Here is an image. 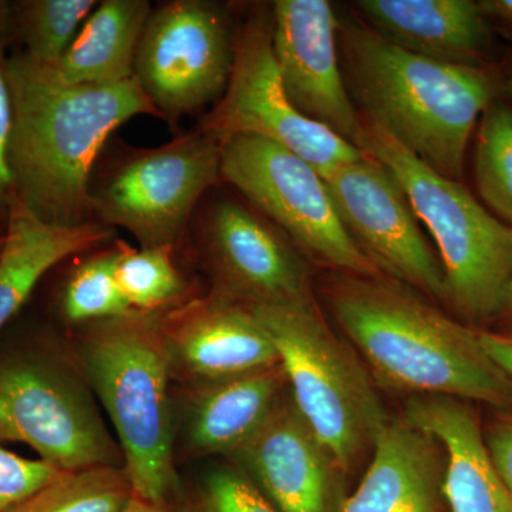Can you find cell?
<instances>
[{"instance_id": "obj_1", "label": "cell", "mask_w": 512, "mask_h": 512, "mask_svg": "<svg viewBox=\"0 0 512 512\" xmlns=\"http://www.w3.org/2000/svg\"><path fill=\"white\" fill-rule=\"evenodd\" d=\"M8 77L12 198L46 224L96 221L90 187L101 150L133 117H158L153 104L136 77L111 86L70 84L20 50L8 59Z\"/></svg>"}, {"instance_id": "obj_2", "label": "cell", "mask_w": 512, "mask_h": 512, "mask_svg": "<svg viewBox=\"0 0 512 512\" xmlns=\"http://www.w3.org/2000/svg\"><path fill=\"white\" fill-rule=\"evenodd\" d=\"M333 318L389 389L447 396L512 412V380L491 359L480 330L450 318L386 276H332L323 286Z\"/></svg>"}, {"instance_id": "obj_3", "label": "cell", "mask_w": 512, "mask_h": 512, "mask_svg": "<svg viewBox=\"0 0 512 512\" xmlns=\"http://www.w3.org/2000/svg\"><path fill=\"white\" fill-rule=\"evenodd\" d=\"M343 49L366 119L434 171L461 183L471 133L493 103L491 77L480 67L414 55L370 26L343 28Z\"/></svg>"}, {"instance_id": "obj_4", "label": "cell", "mask_w": 512, "mask_h": 512, "mask_svg": "<svg viewBox=\"0 0 512 512\" xmlns=\"http://www.w3.org/2000/svg\"><path fill=\"white\" fill-rule=\"evenodd\" d=\"M80 367L109 414L134 495L171 505L178 491L173 363L161 315L131 311L90 323L77 345Z\"/></svg>"}, {"instance_id": "obj_5", "label": "cell", "mask_w": 512, "mask_h": 512, "mask_svg": "<svg viewBox=\"0 0 512 512\" xmlns=\"http://www.w3.org/2000/svg\"><path fill=\"white\" fill-rule=\"evenodd\" d=\"M355 147L392 173L433 235L447 303L471 322L498 318L512 271V227L485 210L460 181L434 171L366 117Z\"/></svg>"}, {"instance_id": "obj_6", "label": "cell", "mask_w": 512, "mask_h": 512, "mask_svg": "<svg viewBox=\"0 0 512 512\" xmlns=\"http://www.w3.org/2000/svg\"><path fill=\"white\" fill-rule=\"evenodd\" d=\"M247 306L274 342L296 409L338 470H349L389 420L365 367L313 296Z\"/></svg>"}, {"instance_id": "obj_7", "label": "cell", "mask_w": 512, "mask_h": 512, "mask_svg": "<svg viewBox=\"0 0 512 512\" xmlns=\"http://www.w3.org/2000/svg\"><path fill=\"white\" fill-rule=\"evenodd\" d=\"M43 338L0 350V443L32 447L60 471L124 467L92 396Z\"/></svg>"}, {"instance_id": "obj_8", "label": "cell", "mask_w": 512, "mask_h": 512, "mask_svg": "<svg viewBox=\"0 0 512 512\" xmlns=\"http://www.w3.org/2000/svg\"><path fill=\"white\" fill-rule=\"evenodd\" d=\"M222 181V144L198 128L130 151L90 187L94 220L124 228L141 248L177 247L205 192Z\"/></svg>"}, {"instance_id": "obj_9", "label": "cell", "mask_w": 512, "mask_h": 512, "mask_svg": "<svg viewBox=\"0 0 512 512\" xmlns=\"http://www.w3.org/2000/svg\"><path fill=\"white\" fill-rule=\"evenodd\" d=\"M222 181L316 262L343 274L384 276L343 227L322 175L288 148L258 136L229 138Z\"/></svg>"}, {"instance_id": "obj_10", "label": "cell", "mask_w": 512, "mask_h": 512, "mask_svg": "<svg viewBox=\"0 0 512 512\" xmlns=\"http://www.w3.org/2000/svg\"><path fill=\"white\" fill-rule=\"evenodd\" d=\"M200 130L221 144L237 136L274 141L322 177L363 157L359 148L303 116L289 100L272 45V12L252 15L239 30L227 90L205 114Z\"/></svg>"}, {"instance_id": "obj_11", "label": "cell", "mask_w": 512, "mask_h": 512, "mask_svg": "<svg viewBox=\"0 0 512 512\" xmlns=\"http://www.w3.org/2000/svg\"><path fill=\"white\" fill-rule=\"evenodd\" d=\"M234 43L220 6L204 0H173L153 9L138 43L134 77L158 117H181L224 96Z\"/></svg>"}, {"instance_id": "obj_12", "label": "cell", "mask_w": 512, "mask_h": 512, "mask_svg": "<svg viewBox=\"0 0 512 512\" xmlns=\"http://www.w3.org/2000/svg\"><path fill=\"white\" fill-rule=\"evenodd\" d=\"M323 180L343 227L382 275L447 302L443 266L424 238L409 198L383 164L363 154Z\"/></svg>"}, {"instance_id": "obj_13", "label": "cell", "mask_w": 512, "mask_h": 512, "mask_svg": "<svg viewBox=\"0 0 512 512\" xmlns=\"http://www.w3.org/2000/svg\"><path fill=\"white\" fill-rule=\"evenodd\" d=\"M200 239L214 291L247 305L312 296L311 274L298 249L254 207L228 198L214 202Z\"/></svg>"}, {"instance_id": "obj_14", "label": "cell", "mask_w": 512, "mask_h": 512, "mask_svg": "<svg viewBox=\"0 0 512 512\" xmlns=\"http://www.w3.org/2000/svg\"><path fill=\"white\" fill-rule=\"evenodd\" d=\"M339 29L326 0H278L272 6V45L289 100L303 116L355 146L362 116L343 82Z\"/></svg>"}, {"instance_id": "obj_15", "label": "cell", "mask_w": 512, "mask_h": 512, "mask_svg": "<svg viewBox=\"0 0 512 512\" xmlns=\"http://www.w3.org/2000/svg\"><path fill=\"white\" fill-rule=\"evenodd\" d=\"M173 373L187 384L278 365L271 336L245 303L212 291L161 315Z\"/></svg>"}, {"instance_id": "obj_16", "label": "cell", "mask_w": 512, "mask_h": 512, "mask_svg": "<svg viewBox=\"0 0 512 512\" xmlns=\"http://www.w3.org/2000/svg\"><path fill=\"white\" fill-rule=\"evenodd\" d=\"M232 456L278 512H329L338 470L286 390L265 423Z\"/></svg>"}, {"instance_id": "obj_17", "label": "cell", "mask_w": 512, "mask_h": 512, "mask_svg": "<svg viewBox=\"0 0 512 512\" xmlns=\"http://www.w3.org/2000/svg\"><path fill=\"white\" fill-rule=\"evenodd\" d=\"M404 419L446 450L441 493L450 512H512V493L498 473L476 412L466 400L413 396Z\"/></svg>"}, {"instance_id": "obj_18", "label": "cell", "mask_w": 512, "mask_h": 512, "mask_svg": "<svg viewBox=\"0 0 512 512\" xmlns=\"http://www.w3.org/2000/svg\"><path fill=\"white\" fill-rule=\"evenodd\" d=\"M372 446V463L339 512H439V441L403 417L387 420Z\"/></svg>"}, {"instance_id": "obj_19", "label": "cell", "mask_w": 512, "mask_h": 512, "mask_svg": "<svg viewBox=\"0 0 512 512\" xmlns=\"http://www.w3.org/2000/svg\"><path fill=\"white\" fill-rule=\"evenodd\" d=\"M278 365L242 375L187 384L185 443L192 454H234L259 430L288 390Z\"/></svg>"}, {"instance_id": "obj_20", "label": "cell", "mask_w": 512, "mask_h": 512, "mask_svg": "<svg viewBox=\"0 0 512 512\" xmlns=\"http://www.w3.org/2000/svg\"><path fill=\"white\" fill-rule=\"evenodd\" d=\"M355 8L384 39L437 62L478 67L490 45L487 16L471 0H359Z\"/></svg>"}, {"instance_id": "obj_21", "label": "cell", "mask_w": 512, "mask_h": 512, "mask_svg": "<svg viewBox=\"0 0 512 512\" xmlns=\"http://www.w3.org/2000/svg\"><path fill=\"white\" fill-rule=\"evenodd\" d=\"M6 232L0 255V332L22 312L52 269L114 238V228L97 221L72 227L46 224L15 198L10 200Z\"/></svg>"}, {"instance_id": "obj_22", "label": "cell", "mask_w": 512, "mask_h": 512, "mask_svg": "<svg viewBox=\"0 0 512 512\" xmlns=\"http://www.w3.org/2000/svg\"><path fill=\"white\" fill-rule=\"evenodd\" d=\"M151 12L147 0L97 2L53 69L64 82L83 86L133 79L138 43Z\"/></svg>"}, {"instance_id": "obj_23", "label": "cell", "mask_w": 512, "mask_h": 512, "mask_svg": "<svg viewBox=\"0 0 512 512\" xmlns=\"http://www.w3.org/2000/svg\"><path fill=\"white\" fill-rule=\"evenodd\" d=\"M134 497L124 467L62 471L8 512H124Z\"/></svg>"}, {"instance_id": "obj_24", "label": "cell", "mask_w": 512, "mask_h": 512, "mask_svg": "<svg viewBox=\"0 0 512 512\" xmlns=\"http://www.w3.org/2000/svg\"><path fill=\"white\" fill-rule=\"evenodd\" d=\"M116 275L133 311L164 315L187 301V281L173 247L133 248L117 241Z\"/></svg>"}, {"instance_id": "obj_25", "label": "cell", "mask_w": 512, "mask_h": 512, "mask_svg": "<svg viewBox=\"0 0 512 512\" xmlns=\"http://www.w3.org/2000/svg\"><path fill=\"white\" fill-rule=\"evenodd\" d=\"M96 5L94 0L12 2V40L30 59L55 67Z\"/></svg>"}, {"instance_id": "obj_26", "label": "cell", "mask_w": 512, "mask_h": 512, "mask_svg": "<svg viewBox=\"0 0 512 512\" xmlns=\"http://www.w3.org/2000/svg\"><path fill=\"white\" fill-rule=\"evenodd\" d=\"M117 245L94 249L74 266L59 293L60 315L72 325H90L133 311L116 275Z\"/></svg>"}, {"instance_id": "obj_27", "label": "cell", "mask_w": 512, "mask_h": 512, "mask_svg": "<svg viewBox=\"0 0 512 512\" xmlns=\"http://www.w3.org/2000/svg\"><path fill=\"white\" fill-rule=\"evenodd\" d=\"M474 170L485 204L512 227V110L500 101L481 116Z\"/></svg>"}, {"instance_id": "obj_28", "label": "cell", "mask_w": 512, "mask_h": 512, "mask_svg": "<svg viewBox=\"0 0 512 512\" xmlns=\"http://www.w3.org/2000/svg\"><path fill=\"white\" fill-rule=\"evenodd\" d=\"M183 512H278L247 478L231 470L205 477Z\"/></svg>"}, {"instance_id": "obj_29", "label": "cell", "mask_w": 512, "mask_h": 512, "mask_svg": "<svg viewBox=\"0 0 512 512\" xmlns=\"http://www.w3.org/2000/svg\"><path fill=\"white\" fill-rule=\"evenodd\" d=\"M62 471L43 460H29L0 447V512H8Z\"/></svg>"}, {"instance_id": "obj_30", "label": "cell", "mask_w": 512, "mask_h": 512, "mask_svg": "<svg viewBox=\"0 0 512 512\" xmlns=\"http://www.w3.org/2000/svg\"><path fill=\"white\" fill-rule=\"evenodd\" d=\"M8 43L0 39V217H8L12 200V180L8 167V147L13 124L12 93L8 77Z\"/></svg>"}, {"instance_id": "obj_31", "label": "cell", "mask_w": 512, "mask_h": 512, "mask_svg": "<svg viewBox=\"0 0 512 512\" xmlns=\"http://www.w3.org/2000/svg\"><path fill=\"white\" fill-rule=\"evenodd\" d=\"M485 441L498 473L512 493V414L495 421Z\"/></svg>"}, {"instance_id": "obj_32", "label": "cell", "mask_w": 512, "mask_h": 512, "mask_svg": "<svg viewBox=\"0 0 512 512\" xmlns=\"http://www.w3.org/2000/svg\"><path fill=\"white\" fill-rule=\"evenodd\" d=\"M480 339L491 359L512 380V335L490 332V330H480Z\"/></svg>"}, {"instance_id": "obj_33", "label": "cell", "mask_w": 512, "mask_h": 512, "mask_svg": "<svg viewBox=\"0 0 512 512\" xmlns=\"http://www.w3.org/2000/svg\"><path fill=\"white\" fill-rule=\"evenodd\" d=\"M478 3L487 18L495 16L512 26V0H485Z\"/></svg>"}, {"instance_id": "obj_34", "label": "cell", "mask_w": 512, "mask_h": 512, "mask_svg": "<svg viewBox=\"0 0 512 512\" xmlns=\"http://www.w3.org/2000/svg\"><path fill=\"white\" fill-rule=\"evenodd\" d=\"M0 39L12 40V2L0 0Z\"/></svg>"}, {"instance_id": "obj_35", "label": "cell", "mask_w": 512, "mask_h": 512, "mask_svg": "<svg viewBox=\"0 0 512 512\" xmlns=\"http://www.w3.org/2000/svg\"><path fill=\"white\" fill-rule=\"evenodd\" d=\"M124 512H174L171 505H157L141 500L134 495L131 503L128 504L127 510Z\"/></svg>"}, {"instance_id": "obj_36", "label": "cell", "mask_w": 512, "mask_h": 512, "mask_svg": "<svg viewBox=\"0 0 512 512\" xmlns=\"http://www.w3.org/2000/svg\"><path fill=\"white\" fill-rule=\"evenodd\" d=\"M498 318L505 320L512 326V271L510 281H508L507 291H505L503 306H501Z\"/></svg>"}, {"instance_id": "obj_37", "label": "cell", "mask_w": 512, "mask_h": 512, "mask_svg": "<svg viewBox=\"0 0 512 512\" xmlns=\"http://www.w3.org/2000/svg\"><path fill=\"white\" fill-rule=\"evenodd\" d=\"M6 218L0 217V255H2L3 248H5L6 244V237H8V232H6Z\"/></svg>"}, {"instance_id": "obj_38", "label": "cell", "mask_w": 512, "mask_h": 512, "mask_svg": "<svg viewBox=\"0 0 512 512\" xmlns=\"http://www.w3.org/2000/svg\"><path fill=\"white\" fill-rule=\"evenodd\" d=\"M511 92H512V79H511Z\"/></svg>"}]
</instances>
